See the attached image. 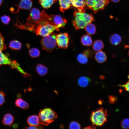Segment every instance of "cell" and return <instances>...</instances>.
I'll use <instances>...</instances> for the list:
<instances>
[{
	"instance_id": "37",
	"label": "cell",
	"mask_w": 129,
	"mask_h": 129,
	"mask_svg": "<svg viewBox=\"0 0 129 129\" xmlns=\"http://www.w3.org/2000/svg\"><path fill=\"white\" fill-rule=\"evenodd\" d=\"M95 127L94 126H89L86 127L84 128V129H95Z\"/></svg>"
},
{
	"instance_id": "13",
	"label": "cell",
	"mask_w": 129,
	"mask_h": 129,
	"mask_svg": "<svg viewBox=\"0 0 129 129\" xmlns=\"http://www.w3.org/2000/svg\"><path fill=\"white\" fill-rule=\"evenodd\" d=\"M32 2L31 0H21L18 6L19 9L29 10L32 8Z\"/></svg>"
},
{
	"instance_id": "5",
	"label": "cell",
	"mask_w": 129,
	"mask_h": 129,
	"mask_svg": "<svg viewBox=\"0 0 129 129\" xmlns=\"http://www.w3.org/2000/svg\"><path fill=\"white\" fill-rule=\"evenodd\" d=\"M56 35L55 33L52 32L42 38L40 43L43 50L51 52L54 49L57 44Z\"/></svg>"
},
{
	"instance_id": "8",
	"label": "cell",
	"mask_w": 129,
	"mask_h": 129,
	"mask_svg": "<svg viewBox=\"0 0 129 129\" xmlns=\"http://www.w3.org/2000/svg\"><path fill=\"white\" fill-rule=\"evenodd\" d=\"M55 30L56 31V27L51 23L47 22L38 26L34 32L37 35L44 37L52 32Z\"/></svg>"
},
{
	"instance_id": "18",
	"label": "cell",
	"mask_w": 129,
	"mask_h": 129,
	"mask_svg": "<svg viewBox=\"0 0 129 129\" xmlns=\"http://www.w3.org/2000/svg\"><path fill=\"white\" fill-rule=\"evenodd\" d=\"M27 122L29 126H36L39 124V118L38 116L32 115L29 116Z\"/></svg>"
},
{
	"instance_id": "40",
	"label": "cell",
	"mask_w": 129,
	"mask_h": 129,
	"mask_svg": "<svg viewBox=\"0 0 129 129\" xmlns=\"http://www.w3.org/2000/svg\"><path fill=\"white\" fill-rule=\"evenodd\" d=\"M128 55H129V52H128Z\"/></svg>"
},
{
	"instance_id": "4",
	"label": "cell",
	"mask_w": 129,
	"mask_h": 129,
	"mask_svg": "<svg viewBox=\"0 0 129 129\" xmlns=\"http://www.w3.org/2000/svg\"><path fill=\"white\" fill-rule=\"evenodd\" d=\"M108 116L107 110L101 108L92 112L90 120L94 125L100 126L107 121Z\"/></svg>"
},
{
	"instance_id": "35",
	"label": "cell",
	"mask_w": 129,
	"mask_h": 129,
	"mask_svg": "<svg viewBox=\"0 0 129 129\" xmlns=\"http://www.w3.org/2000/svg\"><path fill=\"white\" fill-rule=\"evenodd\" d=\"M118 86L124 88L125 90L129 92V80L125 84Z\"/></svg>"
},
{
	"instance_id": "17",
	"label": "cell",
	"mask_w": 129,
	"mask_h": 129,
	"mask_svg": "<svg viewBox=\"0 0 129 129\" xmlns=\"http://www.w3.org/2000/svg\"><path fill=\"white\" fill-rule=\"evenodd\" d=\"M81 41L82 44L86 46H90L92 43V40L91 37L89 35H84L81 37Z\"/></svg>"
},
{
	"instance_id": "41",
	"label": "cell",
	"mask_w": 129,
	"mask_h": 129,
	"mask_svg": "<svg viewBox=\"0 0 129 129\" xmlns=\"http://www.w3.org/2000/svg\"></svg>"
},
{
	"instance_id": "29",
	"label": "cell",
	"mask_w": 129,
	"mask_h": 129,
	"mask_svg": "<svg viewBox=\"0 0 129 129\" xmlns=\"http://www.w3.org/2000/svg\"><path fill=\"white\" fill-rule=\"evenodd\" d=\"M6 48L4 38L2 34L0 33V50L2 51L5 49Z\"/></svg>"
},
{
	"instance_id": "27",
	"label": "cell",
	"mask_w": 129,
	"mask_h": 129,
	"mask_svg": "<svg viewBox=\"0 0 129 129\" xmlns=\"http://www.w3.org/2000/svg\"><path fill=\"white\" fill-rule=\"evenodd\" d=\"M29 53L30 56L33 58H37L38 57L40 54V51L36 48H31L29 50Z\"/></svg>"
},
{
	"instance_id": "28",
	"label": "cell",
	"mask_w": 129,
	"mask_h": 129,
	"mask_svg": "<svg viewBox=\"0 0 129 129\" xmlns=\"http://www.w3.org/2000/svg\"><path fill=\"white\" fill-rule=\"evenodd\" d=\"M69 128L71 129H80L81 125L78 122L76 121L71 122L69 125Z\"/></svg>"
},
{
	"instance_id": "22",
	"label": "cell",
	"mask_w": 129,
	"mask_h": 129,
	"mask_svg": "<svg viewBox=\"0 0 129 129\" xmlns=\"http://www.w3.org/2000/svg\"><path fill=\"white\" fill-rule=\"evenodd\" d=\"M90 80L88 77L85 76H82L78 79V85L82 87H86L89 84Z\"/></svg>"
},
{
	"instance_id": "38",
	"label": "cell",
	"mask_w": 129,
	"mask_h": 129,
	"mask_svg": "<svg viewBox=\"0 0 129 129\" xmlns=\"http://www.w3.org/2000/svg\"><path fill=\"white\" fill-rule=\"evenodd\" d=\"M111 1L114 3H117L119 2L121 0H111Z\"/></svg>"
},
{
	"instance_id": "2",
	"label": "cell",
	"mask_w": 129,
	"mask_h": 129,
	"mask_svg": "<svg viewBox=\"0 0 129 129\" xmlns=\"http://www.w3.org/2000/svg\"><path fill=\"white\" fill-rule=\"evenodd\" d=\"M73 25L76 30L84 28L88 24L94 21L92 15L91 13L80 12L75 10L73 14Z\"/></svg>"
},
{
	"instance_id": "3",
	"label": "cell",
	"mask_w": 129,
	"mask_h": 129,
	"mask_svg": "<svg viewBox=\"0 0 129 129\" xmlns=\"http://www.w3.org/2000/svg\"><path fill=\"white\" fill-rule=\"evenodd\" d=\"M58 116L57 113L51 108H45L41 109L39 113V123L48 125L57 118Z\"/></svg>"
},
{
	"instance_id": "11",
	"label": "cell",
	"mask_w": 129,
	"mask_h": 129,
	"mask_svg": "<svg viewBox=\"0 0 129 129\" xmlns=\"http://www.w3.org/2000/svg\"><path fill=\"white\" fill-rule=\"evenodd\" d=\"M71 4L80 12H85L86 6L85 0H70Z\"/></svg>"
},
{
	"instance_id": "1",
	"label": "cell",
	"mask_w": 129,
	"mask_h": 129,
	"mask_svg": "<svg viewBox=\"0 0 129 129\" xmlns=\"http://www.w3.org/2000/svg\"><path fill=\"white\" fill-rule=\"evenodd\" d=\"M47 15L44 10L40 12L37 8H33L27 18V22L21 27L34 31L38 26L47 21Z\"/></svg>"
},
{
	"instance_id": "39",
	"label": "cell",
	"mask_w": 129,
	"mask_h": 129,
	"mask_svg": "<svg viewBox=\"0 0 129 129\" xmlns=\"http://www.w3.org/2000/svg\"><path fill=\"white\" fill-rule=\"evenodd\" d=\"M3 2V0H0V6L1 5Z\"/></svg>"
},
{
	"instance_id": "9",
	"label": "cell",
	"mask_w": 129,
	"mask_h": 129,
	"mask_svg": "<svg viewBox=\"0 0 129 129\" xmlns=\"http://www.w3.org/2000/svg\"><path fill=\"white\" fill-rule=\"evenodd\" d=\"M49 21L56 27L57 31L64 27L67 23L65 19L59 15H49Z\"/></svg>"
},
{
	"instance_id": "15",
	"label": "cell",
	"mask_w": 129,
	"mask_h": 129,
	"mask_svg": "<svg viewBox=\"0 0 129 129\" xmlns=\"http://www.w3.org/2000/svg\"><path fill=\"white\" fill-rule=\"evenodd\" d=\"M109 41L112 45L115 46H117L121 43L122 41V38L119 34L114 33L110 36Z\"/></svg>"
},
{
	"instance_id": "10",
	"label": "cell",
	"mask_w": 129,
	"mask_h": 129,
	"mask_svg": "<svg viewBox=\"0 0 129 129\" xmlns=\"http://www.w3.org/2000/svg\"><path fill=\"white\" fill-rule=\"evenodd\" d=\"M70 37L67 33H61L56 35L57 44L60 48H67L69 43Z\"/></svg>"
},
{
	"instance_id": "19",
	"label": "cell",
	"mask_w": 129,
	"mask_h": 129,
	"mask_svg": "<svg viewBox=\"0 0 129 129\" xmlns=\"http://www.w3.org/2000/svg\"><path fill=\"white\" fill-rule=\"evenodd\" d=\"M15 103L16 106L24 109H27L29 107L28 104L27 102L20 98L16 99Z\"/></svg>"
},
{
	"instance_id": "12",
	"label": "cell",
	"mask_w": 129,
	"mask_h": 129,
	"mask_svg": "<svg viewBox=\"0 0 129 129\" xmlns=\"http://www.w3.org/2000/svg\"><path fill=\"white\" fill-rule=\"evenodd\" d=\"M95 59L98 63H103L106 61L107 59L105 53L102 51H97L95 54Z\"/></svg>"
},
{
	"instance_id": "31",
	"label": "cell",
	"mask_w": 129,
	"mask_h": 129,
	"mask_svg": "<svg viewBox=\"0 0 129 129\" xmlns=\"http://www.w3.org/2000/svg\"><path fill=\"white\" fill-rule=\"evenodd\" d=\"M0 20L3 24L7 25L9 23L11 19L9 16L4 15L1 17Z\"/></svg>"
},
{
	"instance_id": "6",
	"label": "cell",
	"mask_w": 129,
	"mask_h": 129,
	"mask_svg": "<svg viewBox=\"0 0 129 129\" xmlns=\"http://www.w3.org/2000/svg\"><path fill=\"white\" fill-rule=\"evenodd\" d=\"M86 6L95 14L103 10L110 3L109 0H85Z\"/></svg>"
},
{
	"instance_id": "16",
	"label": "cell",
	"mask_w": 129,
	"mask_h": 129,
	"mask_svg": "<svg viewBox=\"0 0 129 129\" xmlns=\"http://www.w3.org/2000/svg\"><path fill=\"white\" fill-rule=\"evenodd\" d=\"M14 121L13 116L10 113H7L4 116L2 122L5 125L10 126L13 123Z\"/></svg>"
},
{
	"instance_id": "21",
	"label": "cell",
	"mask_w": 129,
	"mask_h": 129,
	"mask_svg": "<svg viewBox=\"0 0 129 129\" xmlns=\"http://www.w3.org/2000/svg\"><path fill=\"white\" fill-rule=\"evenodd\" d=\"M36 70L38 74L42 76L46 74L48 70L46 67L41 64H38L37 65Z\"/></svg>"
},
{
	"instance_id": "26",
	"label": "cell",
	"mask_w": 129,
	"mask_h": 129,
	"mask_svg": "<svg viewBox=\"0 0 129 129\" xmlns=\"http://www.w3.org/2000/svg\"><path fill=\"white\" fill-rule=\"evenodd\" d=\"M77 59L78 62L82 64H86L88 61V58L83 53L78 54Z\"/></svg>"
},
{
	"instance_id": "30",
	"label": "cell",
	"mask_w": 129,
	"mask_h": 129,
	"mask_svg": "<svg viewBox=\"0 0 129 129\" xmlns=\"http://www.w3.org/2000/svg\"><path fill=\"white\" fill-rule=\"evenodd\" d=\"M121 127L124 129L129 128V119L125 118L121 121Z\"/></svg>"
},
{
	"instance_id": "7",
	"label": "cell",
	"mask_w": 129,
	"mask_h": 129,
	"mask_svg": "<svg viewBox=\"0 0 129 129\" xmlns=\"http://www.w3.org/2000/svg\"><path fill=\"white\" fill-rule=\"evenodd\" d=\"M3 65H9L12 68L16 69L25 77L30 75L23 71L16 61L10 59L0 50V66Z\"/></svg>"
},
{
	"instance_id": "24",
	"label": "cell",
	"mask_w": 129,
	"mask_h": 129,
	"mask_svg": "<svg viewBox=\"0 0 129 129\" xmlns=\"http://www.w3.org/2000/svg\"><path fill=\"white\" fill-rule=\"evenodd\" d=\"M84 28L86 32L88 35H92L96 33V26L91 23L87 25Z\"/></svg>"
},
{
	"instance_id": "34",
	"label": "cell",
	"mask_w": 129,
	"mask_h": 129,
	"mask_svg": "<svg viewBox=\"0 0 129 129\" xmlns=\"http://www.w3.org/2000/svg\"><path fill=\"white\" fill-rule=\"evenodd\" d=\"M109 101V102L111 104H114L115 103L117 100V97L114 96L109 95L108 96Z\"/></svg>"
},
{
	"instance_id": "36",
	"label": "cell",
	"mask_w": 129,
	"mask_h": 129,
	"mask_svg": "<svg viewBox=\"0 0 129 129\" xmlns=\"http://www.w3.org/2000/svg\"><path fill=\"white\" fill-rule=\"evenodd\" d=\"M44 128L41 125L39 124L37 126H29L26 127L27 129H42Z\"/></svg>"
},
{
	"instance_id": "23",
	"label": "cell",
	"mask_w": 129,
	"mask_h": 129,
	"mask_svg": "<svg viewBox=\"0 0 129 129\" xmlns=\"http://www.w3.org/2000/svg\"><path fill=\"white\" fill-rule=\"evenodd\" d=\"M57 0H39V3L44 8L48 9Z\"/></svg>"
},
{
	"instance_id": "14",
	"label": "cell",
	"mask_w": 129,
	"mask_h": 129,
	"mask_svg": "<svg viewBox=\"0 0 129 129\" xmlns=\"http://www.w3.org/2000/svg\"><path fill=\"white\" fill-rule=\"evenodd\" d=\"M60 11L64 12L66 10L70 8L71 5L70 0H58Z\"/></svg>"
},
{
	"instance_id": "20",
	"label": "cell",
	"mask_w": 129,
	"mask_h": 129,
	"mask_svg": "<svg viewBox=\"0 0 129 129\" xmlns=\"http://www.w3.org/2000/svg\"><path fill=\"white\" fill-rule=\"evenodd\" d=\"M104 47V44L101 40L97 39L95 40L92 44L93 49L96 51L101 50Z\"/></svg>"
},
{
	"instance_id": "32",
	"label": "cell",
	"mask_w": 129,
	"mask_h": 129,
	"mask_svg": "<svg viewBox=\"0 0 129 129\" xmlns=\"http://www.w3.org/2000/svg\"><path fill=\"white\" fill-rule=\"evenodd\" d=\"M94 52L90 48H87L84 51L83 54L88 58H91L93 56Z\"/></svg>"
},
{
	"instance_id": "25",
	"label": "cell",
	"mask_w": 129,
	"mask_h": 129,
	"mask_svg": "<svg viewBox=\"0 0 129 129\" xmlns=\"http://www.w3.org/2000/svg\"><path fill=\"white\" fill-rule=\"evenodd\" d=\"M9 47L13 50H20L22 47V44L19 41L13 40L10 42L9 44Z\"/></svg>"
},
{
	"instance_id": "33",
	"label": "cell",
	"mask_w": 129,
	"mask_h": 129,
	"mask_svg": "<svg viewBox=\"0 0 129 129\" xmlns=\"http://www.w3.org/2000/svg\"><path fill=\"white\" fill-rule=\"evenodd\" d=\"M5 95L3 92L0 90V106L2 105L5 102Z\"/></svg>"
}]
</instances>
